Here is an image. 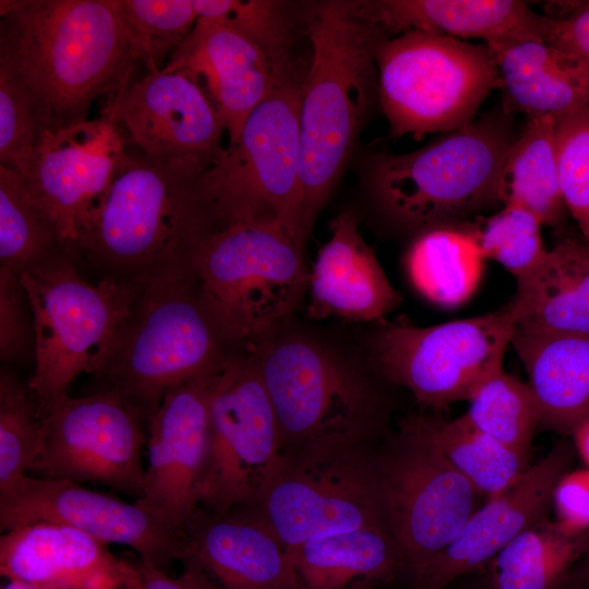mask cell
Wrapping results in <instances>:
<instances>
[{
  "mask_svg": "<svg viewBox=\"0 0 589 589\" xmlns=\"http://www.w3.org/2000/svg\"><path fill=\"white\" fill-rule=\"evenodd\" d=\"M0 16V65L29 94L41 131L86 121L97 97L130 84L119 0H1Z\"/></svg>",
  "mask_w": 589,
  "mask_h": 589,
  "instance_id": "cell-1",
  "label": "cell"
},
{
  "mask_svg": "<svg viewBox=\"0 0 589 589\" xmlns=\"http://www.w3.org/2000/svg\"><path fill=\"white\" fill-rule=\"evenodd\" d=\"M303 22L311 46L299 109L308 235L378 101L376 49L387 34L365 14L361 1L311 2Z\"/></svg>",
  "mask_w": 589,
  "mask_h": 589,
  "instance_id": "cell-2",
  "label": "cell"
},
{
  "mask_svg": "<svg viewBox=\"0 0 589 589\" xmlns=\"http://www.w3.org/2000/svg\"><path fill=\"white\" fill-rule=\"evenodd\" d=\"M214 159L154 158L127 148L76 252L130 278L188 264L200 240L216 229L201 194Z\"/></svg>",
  "mask_w": 589,
  "mask_h": 589,
  "instance_id": "cell-3",
  "label": "cell"
},
{
  "mask_svg": "<svg viewBox=\"0 0 589 589\" xmlns=\"http://www.w3.org/2000/svg\"><path fill=\"white\" fill-rule=\"evenodd\" d=\"M513 116L501 104L417 151L372 156L366 184L382 219L413 238L502 204V170L517 136Z\"/></svg>",
  "mask_w": 589,
  "mask_h": 589,
  "instance_id": "cell-4",
  "label": "cell"
},
{
  "mask_svg": "<svg viewBox=\"0 0 589 589\" xmlns=\"http://www.w3.org/2000/svg\"><path fill=\"white\" fill-rule=\"evenodd\" d=\"M141 279L135 303L95 377L99 392L119 397L147 425L171 388L217 370L229 356L189 263Z\"/></svg>",
  "mask_w": 589,
  "mask_h": 589,
  "instance_id": "cell-5",
  "label": "cell"
},
{
  "mask_svg": "<svg viewBox=\"0 0 589 589\" xmlns=\"http://www.w3.org/2000/svg\"><path fill=\"white\" fill-rule=\"evenodd\" d=\"M34 324L35 370L28 386L40 416L69 395L83 373L106 364L142 286L141 278L86 281L59 251L21 276Z\"/></svg>",
  "mask_w": 589,
  "mask_h": 589,
  "instance_id": "cell-6",
  "label": "cell"
},
{
  "mask_svg": "<svg viewBox=\"0 0 589 589\" xmlns=\"http://www.w3.org/2000/svg\"><path fill=\"white\" fill-rule=\"evenodd\" d=\"M203 304L227 344L259 345L308 287L303 242L278 225L214 229L191 253Z\"/></svg>",
  "mask_w": 589,
  "mask_h": 589,
  "instance_id": "cell-7",
  "label": "cell"
},
{
  "mask_svg": "<svg viewBox=\"0 0 589 589\" xmlns=\"http://www.w3.org/2000/svg\"><path fill=\"white\" fill-rule=\"evenodd\" d=\"M303 77L283 81L203 173L201 194L216 228L278 225L304 242L299 124Z\"/></svg>",
  "mask_w": 589,
  "mask_h": 589,
  "instance_id": "cell-8",
  "label": "cell"
},
{
  "mask_svg": "<svg viewBox=\"0 0 589 589\" xmlns=\"http://www.w3.org/2000/svg\"><path fill=\"white\" fill-rule=\"evenodd\" d=\"M272 402L280 452L368 444L384 419L372 381L325 345L302 335L263 340L251 357Z\"/></svg>",
  "mask_w": 589,
  "mask_h": 589,
  "instance_id": "cell-9",
  "label": "cell"
},
{
  "mask_svg": "<svg viewBox=\"0 0 589 589\" xmlns=\"http://www.w3.org/2000/svg\"><path fill=\"white\" fill-rule=\"evenodd\" d=\"M378 104L389 135L421 140L464 127L495 88L496 60L484 44L421 31L385 37L376 49Z\"/></svg>",
  "mask_w": 589,
  "mask_h": 589,
  "instance_id": "cell-10",
  "label": "cell"
},
{
  "mask_svg": "<svg viewBox=\"0 0 589 589\" xmlns=\"http://www.w3.org/2000/svg\"><path fill=\"white\" fill-rule=\"evenodd\" d=\"M374 456L386 526L413 578L454 540L482 494L443 452L437 416L404 419Z\"/></svg>",
  "mask_w": 589,
  "mask_h": 589,
  "instance_id": "cell-11",
  "label": "cell"
},
{
  "mask_svg": "<svg viewBox=\"0 0 589 589\" xmlns=\"http://www.w3.org/2000/svg\"><path fill=\"white\" fill-rule=\"evenodd\" d=\"M252 507L286 548L385 527L374 453L368 444H323L284 455ZM388 529V528H387Z\"/></svg>",
  "mask_w": 589,
  "mask_h": 589,
  "instance_id": "cell-12",
  "label": "cell"
},
{
  "mask_svg": "<svg viewBox=\"0 0 589 589\" xmlns=\"http://www.w3.org/2000/svg\"><path fill=\"white\" fill-rule=\"evenodd\" d=\"M517 323L512 300L492 312L433 326L383 320L370 341L372 361L383 378L440 409L468 400L503 370Z\"/></svg>",
  "mask_w": 589,
  "mask_h": 589,
  "instance_id": "cell-13",
  "label": "cell"
},
{
  "mask_svg": "<svg viewBox=\"0 0 589 589\" xmlns=\"http://www.w3.org/2000/svg\"><path fill=\"white\" fill-rule=\"evenodd\" d=\"M284 455L275 412L253 359L229 356L209 402V438L200 506L225 513L252 505Z\"/></svg>",
  "mask_w": 589,
  "mask_h": 589,
  "instance_id": "cell-14",
  "label": "cell"
},
{
  "mask_svg": "<svg viewBox=\"0 0 589 589\" xmlns=\"http://www.w3.org/2000/svg\"><path fill=\"white\" fill-rule=\"evenodd\" d=\"M43 444L29 472L39 478L93 482L140 498L146 423L119 397L65 395L41 416Z\"/></svg>",
  "mask_w": 589,
  "mask_h": 589,
  "instance_id": "cell-15",
  "label": "cell"
},
{
  "mask_svg": "<svg viewBox=\"0 0 589 589\" xmlns=\"http://www.w3.org/2000/svg\"><path fill=\"white\" fill-rule=\"evenodd\" d=\"M125 151L111 101L101 119L40 132L21 177L70 256Z\"/></svg>",
  "mask_w": 589,
  "mask_h": 589,
  "instance_id": "cell-16",
  "label": "cell"
},
{
  "mask_svg": "<svg viewBox=\"0 0 589 589\" xmlns=\"http://www.w3.org/2000/svg\"><path fill=\"white\" fill-rule=\"evenodd\" d=\"M36 522L61 524L106 544H122L144 563L169 573L178 561V531L140 506L68 480L26 474L0 493L2 532Z\"/></svg>",
  "mask_w": 589,
  "mask_h": 589,
  "instance_id": "cell-17",
  "label": "cell"
},
{
  "mask_svg": "<svg viewBox=\"0 0 589 589\" xmlns=\"http://www.w3.org/2000/svg\"><path fill=\"white\" fill-rule=\"evenodd\" d=\"M220 368L171 388L147 422L143 494L135 502L173 531L200 507L209 402Z\"/></svg>",
  "mask_w": 589,
  "mask_h": 589,
  "instance_id": "cell-18",
  "label": "cell"
},
{
  "mask_svg": "<svg viewBox=\"0 0 589 589\" xmlns=\"http://www.w3.org/2000/svg\"><path fill=\"white\" fill-rule=\"evenodd\" d=\"M163 70L205 83L229 144L237 140L249 115L283 81L306 71L280 63L228 23L205 17H199Z\"/></svg>",
  "mask_w": 589,
  "mask_h": 589,
  "instance_id": "cell-19",
  "label": "cell"
},
{
  "mask_svg": "<svg viewBox=\"0 0 589 589\" xmlns=\"http://www.w3.org/2000/svg\"><path fill=\"white\" fill-rule=\"evenodd\" d=\"M178 561L215 589H300L286 545L250 506L199 507L178 530Z\"/></svg>",
  "mask_w": 589,
  "mask_h": 589,
  "instance_id": "cell-20",
  "label": "cell"
},
{
  "mask_svg": "<svg viewBox=\"0 0 589 589\" xmlns=\"http://www.w3.org/2000/svg\"><path fill=\"white\" fill-rule=\"evenodd\" d=\"M130 143L154 158H216L226 131L204 88L181 72L160 70L129 84L115 99Z\"/></svg>",
  "mask_w": 589,
  "mask_h": 589,
  "instance_id": "cell-21",
  "label": "cell"
},
{
  "mask_svg": "<svg viewBox=\"0 0 589 589\" xmlns=\"http://www.w3.org/2000/svg\"><path fill=\"white\" fill-rule=\"evenodd\" d=\"M573 456L569 443L560 442L515 484L489 497L454 540L412 578L411 589L444 588L489 563L519 533L545 519L554 488Z\"/></svg>",
  "mask_w": 589,
  "mask_h": 589,
  "instance_id": "cell-22",
  "label": "cell"
},
{
  "mask_svg": "<svg viewBox=\"0 0 589 589\" xmlns=\"http://www.w3.org/2000/svg\"><path fill=\"white\" fill-rule=\"evenodd\" d=\"M0 572L8 580L46 589H122L125 560L86 532L36 522L2 533Z\"/></svg>",
  "mask_w": 589,
  "mask_h": 589,
  "instance_id": "cell-23",
  "label": "cell"
},
{
  "mask_svg": "<svg viewBox=\"0 0 589 589\" xmlns=\"http://www.w3.org/2000/svg\"><path fill=\"white\" fill-rule=\"evenodd\" d=\"M329 229L330 237L309 274V315L354 322L385 320L401 297L360 233L357 216L345 211L330 221Z\"/></svg>",
  "mask_w": 589,
  "mask_h": 589,
  "instance_id": "cell-24",
  "label": "cell"
},
{
  "mask_svg": "<svg viewBox=\"0 0 589 589\" xmlns=\"http://www.w3.org/2000/svg\"><path fill=\"white\" fill-rule=\"evenodd\" d=\"M361 7L386 34L478 38L492 53L525 40L548 43L552 23L518 0H377L361 1Z\"/></svg>",
  "mask_w": 589,
  "mask_h": 589,
  "instance_id": "cell-25",
  "label": "cell"
},
{
  "mask_svg": "<svg viewBox=\"0 0 589 589\" xmlns=\"http://www.w3.org/2000/svg\"><path fill=\"white\" fill-rule=\"evenodd\" d=\"M503 106L528 119L562 117L589 110V65L542 40H525L493 53Z\"/></svg>",
  "mask_w": 589,
  "mask_h": 589,
  "instance_id": "cell-26",
  "label": "cell"
},
{
  "mask_svg": "<svg viewBox=\"0 0 589 589\" xmlns=\"http://www.w3.org/2000/svg\"><path fill=\"white\" fill-rule=\"evenodd\" d=\"M510 346L538 401L540 426L570 434L589 417V334L516 327Z\"/></svg>",
  "mask_w": 589,
  "mask_h": 589,
  "instance_id": "cell-27",
  "label": "cell"
},
{
  "mask_svg": "<svg viewBox=\"0 0 589 589\" xmlns=\"http://www.w3.org/2000/svg\"><path fill=\"white\" fill-rule=\"evenodd\" d=\"M517 327L589 334V243L565 238L516 279Z\"/></svg>",
  "mask_w": 589,
  "mask_h": 589,
  "instance_id": "cell-28",
  "label": "cell"
},
{
  "mask_svg": "<svg viewBox=\"0 0 589 589\" xmlns=\"http://www.w3.org/2000/svg\"><path fill=\"white\" fill-rule=\"evenodd\" d=\"M300 589H375L406 570L385 527L365 528L286 548Z\"/></svg>",
  "mask_w": 589,
  "mask_h": 589,
  "instance_id": "cell-29",
  "label": "cell"
},
{
  "mask_svg": "<svg viewBox=\"0 0 589 589\" xmlns=\"http://www.w3.org/2000/svg\"><path fill=\"white\" fill-rule=\"evenodd\" d=\"M484 261L472 220L418 233L411 238L402 264L422 298L441 308H456L476 292Z\"/></svg>",
  "mask_w": 589,
  "mask_h": 589,
  "instance_id": "cell-30",
  "label": "cell"
},
{
  "mask_svg": "<svg viewBox=\"0 0 589 589\" xmlns=\"http://www.w3.org/2000/svg\"><path fill=\"white\" fill-rule=\"evenodd\" d=\"M556 120L528 119L513 142L502 170V204L533 213L543 226L557 227L566 208L555 144Z\"/></svg>",
  "mask_w": 589,
  "mask_h": 589,
  "instance_id": "cell-31",
  "label": "cell"
},
{
  "mask_svg": "<svg viewBox=\"0 0 589 589\" xmlns=\"http://www.w3.org/2000/svg\"><path fill=\"white\" fill-rule=\"evenodd\" d=\"M589 531L566 532L548 518L527 528L490 562L492 589H558L582 555Z\"/></svg>",
  "mask_w": 589,
  "mask_h": 589,
  "instance_id": "cell-32",
  "label": "cell"
},
{
  "mask_svg": "<svg viewBox=\"0 0 589 589\" xmlns=\"http://www.w3.org/2000/svg\"><path fill=\"white\" fill-rule=\"evenodd\" d=\"M59 251L63 249L50 217L21 175L0 164V267L21 276Z\"/></svg>",
  "mask_w": 589,
  "mask_h": 589,
  "instance_id": "cell-33",
  "label": "cell"
},
{
  "mask_svg": "<svg viewBox=\"0 0 589 589\" xmlns=\"http://www.w3.org/2000/svg\"><path fill=\"white\" fill-rule=\"evenodd\" d=\"M437 437L454 467L489 497L515 484L528 467V458L506 447L461 417L448 421L437 416Z\"/></svg>",
  "mask_w": 589,
  "mask_h": 589,
  "instance_id": "cell-34",
  "label": "cell"
},
{
  "mask_svg": "<svg viewBox=\"0 0 589 589\" xmlns=\"http://www.w3.org/2000/svg\"><path fill=\"white\" fill-rule=\"evenodd\" d=\"M466 417L483 433L528 458L541 412L528 383L501 370L483 381L468 399Z\"/></svg>",
  "mask_w": 589,
  "mask_h": 589,
  "instance_id": "cell-35",
  "label": "cell"
},
{
  "mask_svg": "<svg viewBox=\"0 0 589 589\" xmlns=\"http://www.w3.org/2000/svg\"><path fill=\"white\" fill-rule=\"evenodd\" d=\"M134 63L160 71L194 28L199 14L192 0H119Z\"/></svg>",
  "mask_w": 589,
  "mask_h": 589,
  "instance_id": "cell-36",
  "label": "cell"
},
{
  "mask_svg": "<svg viewBox=\"0 0 589 589\" xmlns=\"http://www.w3.org/2000/svg\"><path fill=\"white\" fill-rule=\"evenodd\" d=\"M43 444V418L29 386L0 373V493L28 474Z\"/></svg>",
  "mask_w": 589,
  "mask_h": 589,
  "instance_id": "cell-37",
  "label": "cell"
},
{
  "mask_svg": "<svg viewBox=\"0 0 589 589\" xmlns=\"http://www.w3.org/2000/svg\"><path fill=\"white\" fill-rule=\"evenodd\" d=\"M199 17L221 20L285 65L300 67L292 49L296 22L288 5L269 0H192Z\"/></svg>",
  "mask_w": 589,
  "mask_h": 589,
  "instance_id": "cell-38",
  "label": "cell"
},
{
  "mask_svg": "<svg viewBox=\"0 0 589 589\" xmlns=\"http://www.w3.org/2000/svg\"><path fill=\"white\" fill-rule=\"evenodd\" d=\"M485 260H493L518 279L533 269L546 253L540 219L530 211L504 204L491 216L474 219Z\"/></svg>",
  "mask_w": 589,
  "mask_h": 589,
  "instance_id": "cell-39",
  "label": "cell"
},
{
  "mask_svg": "<svg viewBox=\"0 0 589 589\" xmlns=\"http://www.w3.org/2000/svg\"><path fill=\"white\" fill-rule=\"evenodd\" d=\"M555 144L564 203L584 229L589 226V110L556 120Z\"/></svg>",
  "mask_w": 589,
  "mask_h": 589,
  "instance_id": "cell-40",
  "label": "cell"
},
{
  "mask_svg": "<svg viewBox=\"0 0 589 589\" xmlns=\"http://www.w3.org/2000/svg\"><path fill=\"white\" fill-rule=\"evenodd\" d=\"M41 132L33 99L0 65V164L22 175Z\"/></svg>",
  "mask_w": 589,
  "mask_h": 589,
  "instance_id": "cell-41",
  "label": "cell"
},
{
  "mask_svg": "<svg viewBox=\"0 0 589 589\" xmlns=\"http://www.w3.org/2000/svg\"><path fill=\"white\" fill-rule=\"evenodd\" d=\"M34 349V324L27 294L20 276L0 267V357L21 362Z\"/></svg>",
  "mask_w": 589,
  "mask_h": 589,
  "instance_id": "cell-42",
  "label": "cell"
},
{
  "mask_svg": "<svg viewBox=\"0 0 589 589\" xmlns=\"http://www.w3.org/2000/svg\"><path fill=\"white\" fill-rule=\"evenodd\" d=\"M552 505L556 522L566 532L589 531V468L564 473L554 488Z\"/></svg>",
  "mask_w": 589,
  "mask_h": 589,
  "instance_id": "cell-43",
  "label": "cell"
},
{
  "mask_svg": "<svg viewBox=\"0 0 589 589\" xmlns=\"http://www.w3.org/2000/svg\"><path fill=\"white\" fill-rule=\"evenodd\" d=\"M124 560L125 577L122 589H215L208 578L191 565L183 564L180 575L170 576L139 557Z\"/></svg>",
  "mask_w": 589,
  "mask_h": 589,
  "instance_id": "cell-44",
  "label": "cell"
},
{
  "mask_svg": "<svg viewBox=\"0 0 589 589\" xmlns=\"http://www.w3.org/2000/svg\"><path fill=\"white\" fill-rule=\"evenodd\" d=\"M552 17L548 43L589 65V5L565 16Z\"/></svg>",
  "mask_w": 589,
  "mask_h": 589,
  "instance_id": "cell-45",
  "label": "cell"
},
{
  "mask_svg": "<svg viewBox=\"0 0 589 589\" xmlns=\"http://www.w3.org/2000/svg\"><path fill=\"white\" fill-rule=\"evenodd\" d=\"M558 589H589V539L582 555L574 564Z\"/></svg>",
  "mask_w": 589,
  "mask_h": 589,
  "instance_id": "cell-46",
  "label": "cell"
},
{
  "mask_svg": "<svg viewBox=\"0 0 589 589\" xmlns=\"http://www.w3.org/2000/svg\"><path fill=\"white\" fill-rule=\"evenodd\" d=\"M570 435L573 436L576 450L587 465V468H589V417L578 422Z\"/></svg>",
  "mask_w": 589,
  "mask_h": 589,
  "instance_id": "cell-47",
  "label": "cell"
},
{
  "mask_svg": "<svg viewBox=\"0 0 589 589\" xmlns=\"http://www.w3.org/2000/svg\"><path fill=\"white\" fill-rule=\"evenodd\" d=\"M1 589H46L24 582L8 580V582L1 587Z\"/></svg>",
  "mask_w": 589,
  "mask_h": 589,
  "instance_id": "cell-48",
  "label": "cell"
},
{
  "mask_svg": "<svg viewBox=\"0 0 589 589\" xmlns=\"http://www.w3.org/2000/svg\"><path fill=\"white\" fill-rule=\"evenodd\" d=\"M585 240L589 243V226L581 229Z\"/></svg>",
  "mask_w": 589,
  "mask_h": 589,
  "instance_id": "cell-49",
  "label": "cell"
}]
</instances>
